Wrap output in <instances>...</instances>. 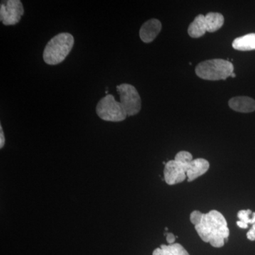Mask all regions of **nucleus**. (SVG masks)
Segmentation results:
<instances>
[{"instance_id":"4be33fe9","label":"nucleus","mask_w":255,"mask_h":255,"mask_svg":"<svg viewBox=\"0 0 255 255\" xmlns=\"http://www.w3.org/2000/svg\"><path fill=\"white\" fill-rule=\"evenodd\" d=\"M231 77H232V78H236V74H235L234 73H233L232 74V75H231Z\"/></svg>"},{"instance_id":"6ab92c4d","label":"nucleus","mask_w":255,"mask_h":255,"mask_svg":"<svg viewBox=\"0 0 255 255\" xmlns=\"http://www.w3.org/2000/svg\"><path fill=\"white\" fill-rule=\"evenodd\" d=\"M5 143V138L4 132H3L2 127L0 126V148H2L4 147Z\"/></svg>"},{"instance_id":"6e6552de","label":"nucleus","mask_w":255,"mask_h":255,"mask_svg":"<svg viewBox=\"0 0 255 255\" xmlns=\"http://www.w3.org/2000/svg\"><path fill=\"white\" fill-rule=\"evenodd\" d=\"M162 29V23L158 19L152 18L144 23L140 28V38L144 43H148L153 41Z\"/></svg>"},{"instance_id":"2eb2a0df","label":"nucleus","mask_w":255,"mask_h":255,"mask_svg":"<svg viewBox=\"0 0 255 255\" xmlns=\"http://www.w3.org/2000/svg\"><path fill=\"white\" fill-rule=\"evenodd\" d=\"M174 160L183 164H187L193 160L192 155L187 151H180L174 157Z\"/></svg>"},{"instance_id":"9b49d317","label":"nucleus","mask_w":255,"mask_h":255,"mask_svg":"<svg viewBox=\"0 0 255 255\" xmlns=\"http://www.w3.org/2000/svg\"><path fill=\"white\" fill-rule=\"evenodd\" d=\"M206 32H207V29H206L205 16L203 14L198 15L194 18L193 22L189 25L188 33L191 38H198L204 36Z\"/></svg>"},{"instance_id":"1a4fd4ad","label":"nucleus","mask_w":255,"mask_h":255,"mask_svg":"<svg viewBox=\"0 0 255 255\" xmlns=\"http://www.w3.org/2000/svg\"><path fill=\"white\" fill-rule=\"evenodd\" d=\"M209 161L204 158L193 159L187 164V177L189 182H193L198 177L204 175L209 169Z\"/></svg>"},{"instance_id":"4468645a","label":"nucleus","mask_w":255,"mask_h":255,"mask_svg":"<svg viewBox=\"0 0 255 255\" xmlns=\"http://www.w3.org/2000/svg\"><path fill=\"white\" fill-rule=\"evenodd\" d=\"M224 16L220 13L209 12L205 15L206 29L210 33L217 31L224 23Z\"/></svg>"},{"instance_id":"423d86ee","label":"nucleus","mask_w":255,"mask_h":255,"mask_svg":"<svg viewBox=\"0 0 255 255\" xmlns=\"http://www.w3.org/2000/svg\"><path fill=\"white\" fill-rule=\"evenodd\" d=\"M24 14L22 3L19 0H9L0 6V19L5 26L19 22Z\"/></svg>"},{"instance_id":"9d476101","label":"nucleus","mask_w":255,"mask_h":255,"mask_svg":"<svg viewBox=\"0 0 255 255\" xmlns=\"http://www.w3.org/2000/svg\"><path fill=\"white\" fill-rule=\"evenodd\" d=\"M229 107L236 112L251 113L255 111V100L249 97H236L228 102Z\"/></svg>"},{"instance_id":"f03ea898","label":"nucleus","mask_w":255,"mask_h":255,"mask_svg":"<svg viewBox=\"0 0 255 255\" xmlns=\"http://www.w3.org/2000/svg\"><path fill=\"white\" fill-rule=\"evenodd\" d=\"M74 46L73 35L61 33L53 37L47 43L43 51L45 63L50 65H58L68 56Z\"/></svg>"},{"instance_id":"aec40b11","label":"nucleus","mask_w":255,"mask_h":255,"mask_svg":"<svg viewBox=\"0 0 255 255\" xmlns=\"http://www.w3.org/2000/svg\"><path fill=\"white\" fill-rule=\"evenodd\" d=\"M247 238L251 241H255V230L251 228L248 233H247Z\"/></svg>"},{"instance_id":"ddd939ff","label":"nucleus","mask_w":255,"mask_h":255,"mask_svg":"<svg viewBox=\"0 0 255 255\" xmlns=\"http://www.w3.org/2000/svg\"><path fill=\"white\" fill-rule=\"evenodd\" d=\"M152 255H190L186 251L185 248L179 244L174 243L172 245H162L160 248H156Z\"/></svg>"},{"instance_id":"a211bd4d","label":"nucleus","mask_w":255,"mask_h":255,"mask_svg":"<svg viewBox=\"0 0 255 255\" xmlns=\"http://www.w3.org/2000/svg\"><path fill=\"white\" fill-rule=\"evenodd\" d=\"M166 240H167V243H169V245L174 244V242H175L176 237L174 236L173 233H166Z\"/></svg>"},{"instance_id":"0eeeda50","label":"nucleus","mask_w":255,"mask_h":255,"mask_svg":"<svg viewBox=\"0 0 255 255\" xmlns=\"http://www.w3.org/2000/svg\"><path fill=\"white\" fill-rule=\"evenodd\" d=\"M187 164L177 161L169 160L164 169V179L168 185H175L187 179Z\"/></svg>"},{"instance_id":"dca6fc26","label":"nucleus","mask_w":255,"mask_h":255,"mask_svg":"<svg viewBox=\"0 0 255 255\" xmlns=\"http://www.w3.org/2000/svg\"><path fill=\"white\" fill-rule=\"evenodd\" d=\"M253 214L251 210H241L238 213V218L239 221H243L247 223V224H251L253 223V219L251 218V215Z\"/></svg>"},{"instance_id":"7ed1b4c3","label":"nucleus","mask_w":255,"mask_h":255,"mask_svg":"<svg viewBox=\"0 0 255 255\" xmlns=\"http://www.w3.org/2000/svg\"><path fill=\"white\" fill-rule=\"evenodd\" d=\"M234 67L231 62L223 59H211L201 62L196 68L198 77L206 80H226L231 77Z\"/></svg>"},{"instance_id":"412c9836","label":"nucleus","mask_w":255,"mask_h":255,"mask_svg":"<svg viewBox=\"0 0 255 255\" xmlns=\"http://www.w3.org/2000/svg\"><path fill=\"white\" fill-rule=\"evenodd\" d=\"M237 226L243 229H247L248 228V224L241 221H237Z\"/></svg>"},{"instance_id":"f257e3e1","label":"nucleus","mask_w":255,"mask_h":255,"mask_svg":"<svg viewBox=\"0 0 255 255\" xmlns=\"http://www.w3.org/2000/svg\"><path fill=\"white\" fill-rule=\"evenodd\" d=\"M195 230L203 241L216 248H222L230 235L226 219L216 210L204 214L201 223L195 226Z\"/></svg>"},{"instance_id":"f3484780","label":"nucleus","mask_w":255,"mask_h":255,"mask_svg":"<svg viewBox=\"0 0 255 255\" xmlns=\"http://www.w3.org/2000/svg\"><path fill=\"white\" fill-rule=\"evenodd\" d=\"M204 214L199 211H194L190 215V221L194 226H197L201 223Z\"/></svg>"},{"instance_id":"39448f33","label":"nucleus","mask_w":255,"mask_h":255,"mask_svg":"<svg viewBox=\"0 0 255 255\" xmlns=\"http://www.w3.org/2000/svg\"><path fill=\"white\" fill-rule=\"evenodd\" d=\"M120 95V102L127 115L134 116L141 110V100L135 87L129 84H122L117 87Z\"/></svg>"},{"instance_id":"f8f14e48","label":"nucleus","mask_w":255,"mask_h":255,"mask_svg":"<svg viewBox=\"0 0 255 255\" xmlns=\"http://www.w3.org/2000/svg\"><path fill=\"white\" fill-rule=\"evenodd\" d=\"M233 48L241 51H250L255 50V33H252L238 37L233 41Z\"/></svg>"},{"instance_id":"20e7f679","label":"nucleus","mask_w":255,"mask_h":255,"mask_svg":"<svg viewBox=\"0 0 255 255\" xmlns=\"http://www.w3.org/2000/svg\"><path fill=\"white\" fill-rule=\"evenodd\" d=\"M97 115L107 122H119L125 120L127 112L121 102H117L112 95H107L97 106Z\"/></svg>"},{"instance_id":"5701e85b","label":"nucleus","mask_w":255,"mask_h":255,"mask_svg":"<svg viewBox=\"0 0 255 255\" xmlns=\"http://www.w3.org/2000/svg\"><path fill=\"white\" fill-rule=\"evenodd\" d=\"M252 228H253V229L255 230V224H253V226H252Z\"/></svg>"}]
</instances>
